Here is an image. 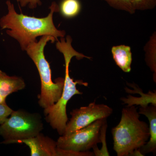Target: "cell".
<instances>
[{
  "label": "cell",
  "instance_id": "6",
  "mask_svg": "<svg viewBox=\"0 0 156 156\" xmlns=\"http://www.w3.org/2000/svg\"><path fill=\"white\" fill-rule=\"evenodd\" d=\"M106 120H98L69 135H62L56 141L57 147L77 152L88 151L101 143V128Z\"/></svg>",
  "mask_w": 156,
  "mask_h": 156
},
{
  "label": "cell",
  "instance_id": "11",
  "mask_svg": "<svg viewBox=\"0 0 156 156\" xmlns=\"http://www.w3.org/2000/svg\"><path fill=\"white\" fill-rule=\"evenodd\" d=\"M111 51L117 65L124 72H130L132 61L131 48L125 45L114 46Z\"/></svg>",
  "mask_w": 156,
  "mask_h": 156
},
{
  "label": "cell",
  "instance_id": "18",
  "mask_svg": "<svg viewBox=\"0 0 156 156\" xmlns=\"http://www.w3.org/2000/svg\"><path fill=\"white\" fill-rule=\"evenodd\" d=\"M13 111L6 103L0 104V124H2Z\"/></svg>",
  "mask_w": 156,
  "mask_h": 156
},
{
  "label": "cell",
  "instance_id": "1",
  "mask_svg": "<svg viewBox=\"0 0 156 156\" xmlns=\"http://www.w3.org/2000/svg\"><path fill=\"white\" fill-rule=\"evenodd\" d=\"M6 4L9 11L0 19V26L2 29H8L7 34L17 40L22 50L25 51L29 45L37 41V37L51 36L58 41V37L65 36L66 32L58 30L53 23V14L59 12V6L55 2L50 7V13L42 18L17 14L14 5L9 0Z\"/></svg>",
  "mask_w": 156,
  "mask_h": 156
},
{
  "label": "cell",
  "instance_id": "7",
  "mask_svg": "<svg viewBox=\"0 0 156 156\" xmlns=\"http://www.w3.org/2000/svg\"><path fill=\"white\" fill-rule=\"evenodd\" d=\"M113 111L108 105L97 104L95 101L87 106L73 110L70 113L71 118L67 122L62 135H69L98 120L107 119L112 114Z\"/></svg>",
  "mask_w": 156,
  "mask_h": 156
},
{
  "label": "cell",
  "instance_id": "2",
  "mask_svg": "<svg viewBox=\"0 0 156 156\" xmlns=\"http://www.w3.org/2000/svg\"><path fill=\"white\" fill-rule=\"evenodd\" d=\"M72 41L71 37L68 35L66 39L61 37L60 41L58 40L56 42V49L63 54L65 63L64 87L61 97L58 101L52 106L44 109L45 119L60 136L63 135L68 121L66 113L68 102L75 95L83 94V92L77 89L76 85L79 84L85 87L88 85V83L83 81H74L70 77L69 74L70 62L73 57H76L78 60L84 58L92 59V57L85 56L75 50L72 46Z\"/></svg>",
  "mask_w": 156,
  "mask_h": 156
},
{
  "label": "cell",
  "instance_id": "17",
  "mask_svg": "<svg viewBox=\"0 0 156 156\" xmlns=\"http://www.w3.org/2000/svg\"><path fill=\"white\" fill-rule=\"evenodd\" d=\"M131 5L134 11L151 10L155 7L156 0H131Z\"/></svg>",
  "mask_w": 156,
  "mask_h": 156
},
{
  "label": "cell",
  "instance_id": "16",
  "mask_svg": "<svg viewBox=\"0 0 156 156\" xmlns=\"http://www.w3.org/2000/svg\"><path fill=\"white\" fill-rule=\"evenodd\" d=\"M110 6L118 10L126 11L131 14L135 13L131 4V0H103Z\"/></svg>",
  "mask_w": 156,
  "mask_h": 156
},
{
  "label": "cell",
  "instance_id": "12",
  "mask_svg": "<svg viewBox=\"0 0 156 156\" xmlns=\"http://www.w3.org/2000/svg\"><path fill=\"white\" fill-rule=\"evenodd\" d=\"M121 100L124 104H127V107L139 105L140 107H145L149 104L156 106V90L149 91L147 93L143 92L139 97L128 95L127 97L121 98Z\"/></svg>",
  "mask_w": 156,
  "mask_h": 156
},
{
  "label": "cell",
  "instance_id": "13",
  "mask_svg": "<svg viewBox=\"0 0 156 156\" xmlns=\"http://www.w3.org/2000/svg\"><path fill=\"white\" fill-rule=\"evenodd\" d=\"M81 5L79 0H62L59 6L60 14L65 18H73L80 12Z\"/></svg>",
  "mask_w": 156,
  "mask_h": 156
},
{
  "label": "cell",
  "instance_id": "19",
  "mask_svg": "<svg viewBox=\"0 0 156 156\" xmlns=\"http://www.w3.org/2000/svg\"><path fill=\"white\" fill-rule=\"evenodd\" d=\"M20 3L21 7H25L28 5L31 9H34L37 8V5H41V0H17Z\"/></svg>",
  "mask_w": 156,
  "mask_h": 156
},
{
  "label": "cell",
  "instance_id": "20",
  "mask_svg": "<svg viewBox=\"0 0 156 156\" xmlns=\"http://www.w3.org/2000/svg\"><path fill=\"white\" fill-rule=\"evenodd\" d=\"M6 103L5 99L1 95H0V104Z\"/></svg>",
  "mask_w": 156,
  "mask_h": 156
},
{
  "label": "cell",
  "instance_id": "9",
  "mask_svg": "<svg viewBox=\"0 0 156 156\" xmlns=\"http://www.w3.org/2000/svg\"><path fill=\"white\" fill-rule=\"evenodd\" d=\"M140 115H144L149 122L150 138L145 144L139 149L143 155L152 153L154 155L156 153V106L150 105L140 107L138 111Z\"/></svg>",
  "mask_w": 156,
  "mask_h": 156
},
{
  "label": "cell",
  "instance_id": "5",
  "mask_svg": "<svg viewBox=\"0 0 156 156\" xmlns=\"http://www.w3.org/2000/svg\"><path fill=\"white\" fill-rule=\"evenodd\" d=\"M0 126V135L5 144L16 143L18 140L36 136L44 128L41 116L23 110L13 111Z\"/></svg>",
  "mask_w": 156,
  "mask_h": 156
},
{
  "label": "cell",
  "instance_id": "10",
  "mask_svg": "<svg viewBox=\"0 0 156 156\" xmlns=\"http://www.w3.org/2000/svg\"><path fill=\"white\" fill-rule=\"evenodd\" d=\"M25 87V82L22 78L10 76L0 70V95L4 99L12 93L24 89Z\"/></svg>",
  "mask_w": 156,
  "mask_h": 156
},
{
  "label": "cell",
  "instance_id": "8",
  "mask_svg": "<svg viewBox=\"0 0 156 156\" xmlns=\"http://www.w3.org/2000/svg\"><path fill=\"white\" fill-rule=\"evenodd\" d=\"M16 143L27 145L30 149L31 156H58L56 141L41 133L33 137L18 140Z\"/></svg>",
  "mask_w": 156,
  "mask_h": 156
},
{
  "label": "cell",
  "instance_id": "4",
  "mask_svg": "<svg viewBox=\"0 0 156 156\" xmlns=\"http://www.w3.org/2000/svg\"><path fill=\"white\" fill-rule=\"evenodd\" d=\"M56 40L49 35L42 36L39 41L30 44L25 51L37 69L41 80V92L39 95V105L44 109L56 103L61 97L64 84V78H58L55 83L52 80L49 62L45 58L44 50L48 42L53 43Z\"/></svg>",
  "mask_w": 156,
  "mask_h": 156
},
{
  "label": "cell",
  "instance_id": "14",
  "mask_svg": "<svg viewBox=\"0 0 156 156\" xmlns=\"http://www.w3.org/2000/svg\"><path fill=\"white\" fill-rule=\"evenodd\" d=\"M145 51L147 64L154 73V82L156 83V35L154 34L147 43Z\"/></svg>",
  "mask_w": 156,
  "mask_h": 156
},
{
  "label": "cell",
  "instance_id": "3",
  "mask_svg": "<svg viewBox=\"0 0 156 156\" xmlns=\"http://www.w3.org/2000/svg\"><path fill=\"white\" fill-rule=\"evenodd\" d=\"M139 118L135 105L122 110L119 123L112 130L113 149L117 156H132L148 141L149 126Z\"/></svg>",
  "mask_w": 156,
  "mask_h": 156
},
{
  "label": "cell",
  "instance_id": "15",
  "mask_svg": "<svg viewBox=\"0 0 156 156\" xmlns=\"http://www.w3.org/2000/svg\"><path fill=\"white\" fill-rule=\"evenodd\" d=\"M107 128V120L105 121L102 124L101 128L100 138L101 143H102V147L101 149L99 150L97 147V145L95 146L93 149V153L94 155L97 156H110L108 151V150L106 141V132Z\"/></svg>",
  "mask_w": 156,
  "mask_h": 156
}]
</instances>
